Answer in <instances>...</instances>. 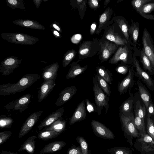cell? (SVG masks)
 Returning a JSON list of instances; mask_svg holds the SVG:
<instances>
[{
    "label": "cell",
    "mask_w": 154,
    "mask_h": 154,
    "mask_svg": "<svg viewBox=\"0 0 154 154\" xmlns=\"http://www.w3.org/2000/svg\"><path fill=\"white\" fill-rule=\"evenodd\" d=\"M40 78L37 73L27 74L14 83H8L0 85V95L7 96L24 91Z\"/></svg>",
    "instance_id": "obj_1"
},
{
    "label": "cell",
    "mask_w": 154,
    "mask_h": 154,
    "mask_svg": "<svg viewBox=\"0 0 154 154\" xmlns=\"http://www.w3.org/2000/svg\"><path fill=\"white\" fill-rule=\"evenodd\" d=\"M121 129L126 141L130 145L131 150L134 151L133 147V140L134 138L139 137V132L135 124L134 116L133 114L128 116H126L119 113Z\"/></svg>",
    "instance_id": "obj_2"
},
{
    "label": "cell",
    "mask_w": 154,
    "mask_h": 154,
    "mask_svg": "<svg viewBox=\"0 0 154 154\" xmlns=\"http://www.w3.org/2000/svg\"><path fill=\"white\" fill-rule=\"evenodd\" d=\"M94 91L95 101L96 105L97 112L98 115H100L103 108L105 109V113H107L109 108V98L100 88L95 77H93Z\"/></svg>",
    "instance_id": "obj_3"
},
{
    "label": "cell",
    "mask_w": 154,
    "mask_h": 154,
    "mask_svg": "<svg viewBox=\"0 0 154 154\" xmlns=\"http://www.w3.org/2000/svg\"><path fill=\"white\" fill-rule=\"evenodd\" d=\"M1 37L8 42L20 45H32L39 41L38 38L20 32L3 33Z\"/></svg>",
    "instance_id": "obj_4"
},
{
    "label": "cell",
    "mask_w": 154,
    "mask_h": 154,
    "mask_svg": "<svg viewBox=\"0 0 154 154\" xmlns=\"http://www.w3.org/2000/svg\"><path fill=\"white\" fill-rule=\"evenodd\" d=\"M133 146L141 154H146L154 150V141L146 133L143 136H140L137 137Z\"/></svg>",
    "instance_id": "obj_5"
},
{
    "label": "cell",
    "mask_w": 154,
    "mask_h": 154,
    "mask_svg": "<svg viewBox=\"0 0 154 154\" xmlns=\"http://www.w3.org/2000/svg\"><path fill=\"white\" fill-rule=\"evenodd\" d=\"M143 50L154 69V45L152 36L145 28L143 29L142 37Z\"/></svg>",
    "instance_id": "obj_6"
},
{
    "label": "cell",
    "mask_w": 154,
    "mask_h": 154,
    "mask_svg": "<svg viewBox=\"0 0 154 154\" xmlns=\"http://www.w3.org/2000/svg\"><path fill=\"white\" fill-rule=\"evenodd\" d=\"M22 60L14 56L9 57L4 59L0 64V72L2 75L7 76L12 73L14 70L19 67Z\"/></svg>",
    "instance_id": "obj_7"
},
{
    "label": "cell",
    "mask_w": 154,
    "mask_h": 154,
    "mask_svg": "<svg viewBox=\"0 0 154 154\" xmlns=\"http://www.w3.org/2000/svg\"><path fill=\"white\" fill-rule=\"evenodd\" d=\"M133 64L135 69L136 75L145 84L149 89L152 91H154V80L148 74L141 68L135 55H133Z\"/></svg>",
    "instance_id": "obj_8"
},
{
    "label": "cell",
    "mask_w": 154,
    "mask_h": 154,
    "mask_svg": "<svg viewBox=\"0 0 154 154\" xmlns=\"http://www.w3.org/2000/svg\"><path fill=\"white\" fill-rule=\"evenodd\" d=\"M31 98V95L30 94L24 95L17 100L8 103L4 108L8 111L18 110L22 112L28 108V106L30 102Z\"/></svg>",
    "instance_id": "obj_9"
},
{
    "label": "cell",
    "mask_w": 154,
    "mask_h": 154,
    "mask_svg": "<svg viewBox=\"0 0 154 154\" xmlns=\"http://www.w3.org/2000/svg\"><path fill=\"white\" fill-rule=\"evenodd\" d=\"M130 49L125 45L124 46L119 47L117 51L109 61V63L111 64H116L119 61H122L125 63H133L129 60L133 61V58H131L129 57H132Z\"/></svg>",
    "instance_id": "obj_10"
},
{
    "label": "cell",
    "mask_w": 154,
    "mask_h": 154,
    "mask_svg": "<svg viewBox=\"0 0 154 154\" xmlns=\"http://www.w3.org/2000/svg\"><path fill=\"white\" fill-rule=\"evenodd\" d=\"M91 124L94 134L98 137L105 140L115 138V135L112 132L102 123L93 119Z\"/></svg>",
    "instance_id": "obj_11"
},
{
    "label": "cell",
    "mask_w": 154,
    "mask_h": 154,
    "mask_svg": "<svg viewBox=\"0 0 154 154\" xmlns=\"http://www.w3.org/2000/svg\"><path fill=\"white\" fill-rule=\"evenodd\" d=\"M43 111H39L31 114L27 118L21 126L18 135V138H20L26 134L36 124Z\"/></svg>",
    "instance_id": "obj_12"
},
{
    "label": "cell",
    "mask_w": 154,
    "mask_h": 154,
    "mask_svg": "<svg viewBox=\"0 0 154 154\" xmlns=\"http://www.w3.org/2000/svg\"><path fill=\"white\" fill-rule=\"evenodd\" d=\"M77 91L76 87L71 86L66 88L59 94L55 103L56 106H61L71 99L76 94Z\"/></svg>",
    "instance_id": "obj_13"
},
{
    "label": "cell",
    "mask_w": 154,
    "mask_h": 154,
    "mask_svg": "<svg viewBox=\"0 0 154 154\" xmlns=\"http://www.w3.org/2000/svg\"><path fill=\"white\" fill-rule=\"evenodd\" d=\"M86 116L85 100H83L78 104L72 116L69 119V125H71L77 122L83 121Z\"/></svg>",
    "instance_id": "obj_14"
},
{
    "label": "cell",
    "mask_w": 154,
    "mask_h": 154,
    "mask_svg": "<svg viewBox=\"0 0 154 154\" xmlns=\"http://www.w3.org/2000/svg\"><path fill=\"white\" fill-rule=\"evenodd\" d=\"M64 112V108L62 107L52 112L41 122L38 126V130H41L44 127L49 126L56 121L61 118Z\"/></svg>",
    "instance_id": "obj_15"
},
{
    "label": "cell",
    "mask_w": 154,
    "mask_h": 154,
    "mask_svg": "<svg viewBox=\"0 0 154 154\" xmlns=\"http://www.w3.org/2000/svg\"><path fill=\"white\" fill-rule=\"evenodd\" d=\"M134 73L133 67L130 68L127 75L121 82H119L117 88L120 96L126 93L128 88L132 84Z\"/></svg>",
    "instance_id": "obj_16"
},
{
    "label": "cell",
    "mask_w": 154,
    "mask_h": 154,
    "mask_svg": "<svg viewBox=\"0 0 154 154\" xmlns=\"http://www.w3.org/2000/svg\"><path fill=\"white\" fill-rule=\"evenodd\" d=\"M55 81L50 80L44 81L38 90V101L40 102L43 101L50 93L56 85Z\"/></svg>",
    "instance_id": "obj_17"
},
{
    "label": "cell",
    "mask_w": 154,
    "mask_h": 154,
    "mask_svg": "<svg viewBox=\"0 0 154 154\" xmlns=\"http://www.w3.org/2000/svg\"><path fill=\"white\" fill-rule=\"evenodd\" d=\"M59 68L58 62H55L45 67L43 69L42 78L44 81L50 80L55 81Z\"/></svg>",
    "instance_id": "obj_18"
},
{
    "label": "cell",
    "mask_w": 154,
    "mask_h": 154,
    "mask_svg": "<svg viewBox=\"0 0 154 154\" xmlns=\"http://www.w3.org/2000/svg\"><path fill=\"white\" fill-rule=\"evenodd\" d=\"M139 31L140 25L139 23L134 21L132 19L131 25L128 30L130 36L129 42L134 48L136 47L138 44Z\"/></svg>",
    "instance_id": "obj_19"
},
{
    "label": "cell",
    "mask_w": 154,
    "mask_h": 154,
    "mask_svg": "<svg viewBox=\"0 0 154 154\" xmlns=\"http://www.w3.org/2000/svg\"><path fill=\"white\" fill-rule=\"evenodd\" d=\"M12 23L20 26L31 29L44 30L45 27L38 22L34 20L26 19H17Z\"/></svg>",
    "instance_id": "obj_20"
},
{
    "label": "cell",
    "mask_w": 154,
    "mask_h": 154,
    "mask_svg": "<svg viewBox=\"0 0 154 154\" xmlns=\"http://www.w3.org/2000/svg\"><path fill=\"white\" fill-rule=\"evenodd\" d=\"M66 144L65 142L61 140L51 142L46 145L40 151V154L53 153L61 150Z\"/></svg>",
    "instance_id": "obj_21"
},
{
    "label": "cell",
    "mask_w": 154,
    "mask_h": 154,
    "mask_svg": "<svg viewBox=\"0 0 154 154\" xmlns=\"http://www.w3.org/2000/svg\"><path fill=\"white\" fill-rule=\"evenodd\" d=\"M116 45L109 41L104 42L101 46V56L102 60L106 61L108 59L116 49Z\"/></svg>",
    "instance_id": "obj_22"
},
{
    "label": "cell",
    "mask_w": 154,
    "mask_h": 154,
    "mask_svg": "<svg viewBox=\"0 0 154 154\" xmlns=\"http://www.w3.org/2000/svg\"><path fill=\"white\" fill-rule=\"evenodd\" d=\"M88 66L86 65L82 67L77 63V62H73L72 63L68 72L66 75V79H69L74 78L79 75L84 73Z\"/></svg>",
    "instance_id": "obj_23"
},
{
    "label": "cell",
    "mask_w": 154,
    "mask_h": 154,
    "mask_svg": "<svg viewBox=\"0 0 154 154\" xmlns=\"http://www.w3.org/2000/svg\"><path fill=\"white\" fill-rule=\"evenodd\" d=\"M35 135L30 137L24 142L18 150V152L26 150L29 154H33L35 148L36 140L37 138Z\"/></svg>",
    "instance_id": "obj_24"
},
{
    "label": "cell",
    "mask_w": 154,
    "mask_h": 154,
    "mask_svg": "<svg viewBox=\"0 0 154 154\" xmlns=\"http://www.w3.org/2000/svg\"><path fill=\"white\" fill-rule=\"evenodd\" d=\"M133 98L131 96L121 104L119 107V113L126 116H130L133 114Z\"/></svg>",
    "instance_id": "obj_25"
},
{
    "label": "cell",
    "mask_w": 154,
    "mask_h": 154,
    "mask_svg": "<svg viewBox=\"0 0 154 154\" xmlns=\"http://www.w3.org/2000/svg\"><path fill=\"white\" fill-rule=\"evenodd\" d=\"M66 122L61 118L56 121L51 125L45 128L44 131H53L61 134L66 129Z\"/></svg>",
    "instance_id": "obj_26"
},
{
    "label": "cell",
    "mask_w": 154,
    "mask_h": 154,
    "mask_svg": "<svg viewBox=\"0 0 154 154\" xmlns=\"http://www.w3.org/2000/svg\"><path fill=\"white\" fill-rule=\"evenodd\" d=\"M137 84L140 96L147 109L149 104L152 100L150 94L147 90L141 83L137 82Z\"/></svg>",
    "instance_id": "obj_27"
},
{
    "label": "cell",
    "mask_w": 154,
    "mask_h": 154,
    "mask_svg": "<svg viewBox=\"0 0 154 154\" xmlns=\"http://www.w3.org/2000/svg\"><path fill=\"white\" fill-rule=\"evenodd\" d=\"M106 37L109 40L122 46L128 42L125 39L122 38L118 34L112 31H108L106 33Z\"/></svg>",
    "instance_id": "obj_28"
},
{
    "label": "cell",
    "mask_w": 154,
    "mask_h": 154,
    "mask_svg": "<svg viewBox=\"0 0 154 154\" xmlns=\"http://www.w3.org/2000/svg\"><path fill=\"white\" fill-rule=\"evenodd\" d=\"M97 73L108 84H112V74L108 69H106L103 66H97L96 68Z\"/></svg>",
    "instance_id": "obj_29"
},
{
    "label": "cell",
    "mask_w": 154,
    "mask_h": 154,
    "mask_svg": "<svg viewBox=\"0 0 154 154\" xmlns=\"http://www.w3.org/2000/svg\"><path fill=\"white\" fill-rule=\"evenodd\" d=\"M140 59L144 69L147 71L150 75H153L154 74V69L152 66L149 59L146 55L143 49L141 51Z\"/></svg>",
    "instance_id": "obj_30"
},
{
    "label": "cell",
    "mask_w": 154,
    "mask_h": 154,
    "mask_svg": "<svg viewBox=\"0 0 154 154\" xmlns=\"http://www.w3.org/2000/svg\"><path fill=\"white\" fill-rule=\"evenodd\" d=\"M111 10L109 8L107 9L101 15L99 21V25L96 33L98 34L101 32L105 24L109 19L111 14Z\"/></svg>",
    "instance_id": "obj_31"
},
{
    "label": "cell",
    "mask_w": 154,
    "mask_h": 154,
    "mask_svg": "<svg viewBox=\"0 0 154 154\" xmlns=\"http://www.w3.org/2000/svg\"><path fill=\"white\" fill-rule=\"evenodd\" d=\"M95 77L99 86L104 92L109 97L111 93V88L108 83L97 73L95 75Z\"/></svg>",
    "instance_id": "obj_32"
},
{
    "label": "cell",
    "mask_w": 154,
    "mask_h": 154,
    "mask_svg": "<svg viewBox=\"0 0 154 154\" xmlns=\"http://www.w3.org/2000/svg\"><path fill=\"white\" fill-rule=\"evenodd\" d=\"M116 21L125 39L129 42L130 36L128 30L130 26L124 19L119 18L117 19Z\"/></svg>",
    "instance_id": "obj_33"
},
{
    "label": "cell",
    "mask_w": 154,
    "mask_h": 154,
    "mask_svg": "<svg viewBox=\"0 0 154 154\" xmlns=\"http://www.w3.org/2000/svg\"><path fill=\"white\" fill-rule=\"evenodd\" d=\"M60 134L54 131H46L39 133L38 137L40 140H47L56 137Z\"/></svg>",
    "instance_id": "obj_34"
},
{
    "label": "cell",
    "mask_w": 154,
    "mask_h": 154,
    "mask_svg": "<svg viewBox=\"0 0 154 154\" xmlns=\"http://www.w3.org/2000/svg\"><path fill=\"white\" fill-rule=\"evenodd\" d=\"M135 113V124L138 130L140 136H143L146 133L145 126V123L143 122L141 119L137 114Z\"/></svg>",
    "instance_id": "obj_35"
},
{
    "label": "cell",
    "mask_w": 154,
    "mask_h": 154,
    "mask_svg": "<svg viewBox=\"0 0 154 154\" xmlns=\"http://www.w3.org/2000/svg\"><path fill=\"white\" fill-rule=\"evenodd\" d=\"M111 154H133V151L126 147H114L107 149Z\"/></svg>",
    "instance_id": "obj_36"
},
{
    "label": "cell",
    "mask_w": 154,
    "mask_h": 154,
    "mask_svg": "<svg viewBox=\"0 0 154 154\" xmlns=\"http://www.w3.org/2000/svg\"><path fill=\"white\" fill-rule=\"evenodd\" d=\"M5 3L9 8L13 9L18 8L25 11V4L23 0H6Z\"/></svg>",
    "instance_id": "obj_37"
},
{
    "label": "cell",
    "mask_w": 154,
    "mask_h": 154,
    "mask_svg": "<svg viewBox=\"0 0 154 154\" xmlns=\"http://www.w3.org/2000/svg\"><path fill=\"white\" fill-rule=\"evenodd\" d=\"M76 52L74 50H69L64 54L62 61V65L66 67L75 57Z\"/></svg>",
    "instance_id": "obj_38"
},
{
    "label": "cell",
    "mask_w": 154,
    "mask_h": 154,
    "mask_svg": "<svg viewBox=\"0 0 154 154\" xmlns=\"http://www.w3.org/2000/svg\"><path fill=\"white\" fill-rule=\"evenodd\" d=\"M0 127L1 128H10L14 121L10 116L4 115L0 116Z\"/></svg>",
    "instance_id": "obj_39"
},
{
    "label": "cell",
    "mask_w": 154,
    "mask_h": 154,
    "mask_svg": "<svg viewBox=\"0 0 154 154\" xmlns=\"http://www.w3.org/2000/svg\"><path fill=\"white\" fill-rule=\"evenodd\" d=\"M76 140L80 145L82 154H91V151L88 149V144L83 137L78 136Z\"/></svg>",
    "instance_id": "obj_40"
},
{
    "label": "cell",
    "mask_w": 154,
    "mask_h": 154,
    "mask_svg": "<svg viewBox=\"0 0 154 154\" xmlns=\"http://www.w3.org/2000/svg\"><path fill=\"white\" fill-rule=\"evenodd\" d=\"M146 108L144 104L143 105V106H142L139 100L136 101L134 112L137 114L144 123H145L144 120L146 115Z\"/></svg>",
    "instance_id": "obj_41"
},
{
    "label": "cell",
    "mask_w": 154,
    "mask_h": 154,
    "mask_svg": "<svg viewBox=\"0 0 154 154\" xmlns=\"http://www.w3.org/2000/svg\"><path fill=\"white\" fill-rule=\"evenodd\" d=\"M151 116L147 115L146 129L147 133L154 141V125Z\"/></svg>",
    "instance_id": "obj_42"
},
{
    "label": "cell",
    "mask_w": 154,
    "mask_h": 154,
    "mask_svg": "<svg viewBox=\"0 0 154 154\" xmlns=\"http://www.w3.org/2000/svg\"><path fill=\"white\" fill-rule=\"evenodd\" d=\"M91 45V42L89 41L83 43L79 49V54L82 55H88L90 51Z\"/></svg>",
    "instance_id": "obj_43"
},
{
    "label": "cell",
    "mask_w": 154,
    "mask_h": 154,
    "mask_svg": "<svg viewBox=\"0 0 154 154\" xmlns=\"http://www.w3.org/2000/svg\"><path fill=\"white\" fill-rule=\"evenodd\" d=\"M154 10V0L144 5L140 10L139 14H147Z\"/></svg>",
    "instance_id": "obj_44"
},
{
    "label": "cell",
    "mask_w": 154,
    "mask_h": 154,
    "mask_svg": "<svg viewBox=\"0 0 154 154\" xmlns=\"http://www.w3.org/2000/svg\"><path fill=\"white\" fill-rule=\"evenodd\" d=\"M152 0H133L131 1L133 8L138 13L142 7L145 4L152 1Z\"/></svg>",
    "instance_id": "obj_45"
},
{
    "label": "cell",
    "mask_w": 154,
    "mask_h": 154,
    "mask_svg": "<svg viewBox=\"0 0 154 154\" xmlns=\"http://www.w3.org/2000/svg\"><path fill=\"white\" fill-rule=\"evenodd\" d=\"M12 132L9 131L0 132V144L5 142L11 136Z\"/></svg>",
    "instance_id": "obj_46"
},
{
    "label": "cell",
    "mask_w": 154,
    "mask_h": 154,
    "mask_svg": "<svg viewBox=\"0 0 154 154\" xmlns=\"http://www.w3.org/2000/svg\"><path fill=\"white\" fill-rule=\"evenodd\" d=\"M67 154H82V153L80 146L72 145L71 147L68 149Z\"/></svg>",
    "instance_id": "obj_47"
},
{
    "label": "cell",
    "mask_w": 154,
    "mask_h": 154,
    "mask_svg": "<svg viewBox=\"0 0 154 154\" xmlns=\"http://www.w3.org/2000/svg\"><path fill=\"white\" fill-rule=\"evenodd\" d=\"M129 68L127 66L121 65L117 67L116 69V70L119 73L125 75L129 71Z\"/></svg>",
    "instance_id": "obj_48"
},
{
    "label": "cell",
    "mask_w": 154,
    "mask_h": 154,
    "mask_svg": "<svg viewBox=\"0 0 154 154\" xmlns=\"http://www.w3.org/2000/svg\"><path fill=\"white\" fill-rule=\"evenodd\" d=\"M82 35L79 34H75L71 38V42L74 44H78L81 40Z\"/></svg>",
    "instance_id": "obj_49"
},
{
    "label": "cell",
    "mask_w": 154,
    "mask_h": 154,
    "mask_svg": "<svg viewBox=\"0 0 154 154\" xmlns=\"http://www.w3.org/2000/svg\"><path fill=\"white\" fill-rule=\"evenodd\" d=\"M50 27L52 29L56 30L60 33H62V30L60 26L59 23L56 21L52 23L50 25Z\"/></svg>",
    "instance_id": "obj_50"
},
{
    "label": "cell",
    "mask_w": 154,
    "mask_h": 154,
    "mask_svg": "<svg viewBox=\"0 0 154 154\" xmlns=\"http://www.w3.org/2000/svg\"><path fill=\"white\" fill-rule=\"evenodd\" d=\"M147 110L148 115L151 116L152 115H154V104L153 103L152 100L150 102Z\"/></svg>",
    "instance_id": "obj_51"
},
{
    "label": "cell",
    "mask_w": 154,
    "mask_h": 154,
    "mask_svg": "<svg viewBox=\"0 0 154 154\" xmlns=\"http://www.w3.org/2000/svg\"><path fill=\"white\" fill-rule=\"evenodd\" d=\"M88 4L89 7L92 8H97L99 5L98 1L97 0H90L88 1Z\"/></svg>",
    "instance_id": "obj_52"
},
{
    "label": "cell",
    "mask_w": 154,
    "mask_h": 154,
    "mask_svg": "<svg viewBox=\"0 0 154 154\" xmlns=\"http://www.w3.org/2000/svg\"><path fill=\"white\" fill-rule=\"evenodd\" d=\"M86 1L82 0H76L77 4L79 5L81 9H83L86 7Z\"/></svg>",
    "instance_id": "obj_53"
},
{
    "label": "cell",
    "mask_w": 154,
    "mask_h": 154,
    "mask_svg": "<svg viewBox=\"0 0 154 154\" xmlns=\"http://www.w3.org/2000/svg\"><path fill=\"white\" fill-rule=\"evenodd\" d=\"M51 31L52 32L53 35L56 38H60L62 37V36L60 33L54 29H51Z\"/></svg>",
    "instance_id": "obj_54"
},
{
    "label": "cell",
    "mask_w": 154,
    "mask_h": 154,
    "mask_svg": "<svg viewBox=\"0 0 154 154\" xmlns=\"http://www.w3.org/2000/svg\"><path fill=\"white\" fill-rule=\"evenodd\" d=\"M140 15L145 19L154 20V15L142 14H140Z\"/></svg>",
    "instance_id": "obj_55"
},
{
    "label": "cell",
    "mask_w": 154,
    "mask_h": 154,
    "mask_svg": "<svg viewBox=\"0 0 154 154\" xmlns=\"http://www.w3.org/2000/svg\"><path fill=\"white\" fill-rule=\"evenodd\" d=\"M96 27V24L95 23H93L91 26L90 28V34H93L95 31Z\"/></svg>",
    "instance_id": "obj_56"
},
{
    "label": "cell",
    "mask_w": 154,
    "mask_h": 154,
    "mask_svg": "<svg viewBox=\"0 0 154 154\" xmlns=\"http://www.w3.org/2000/svg\"><path fill=\"white\" fill-rule=\"evenodd\" d=\"M43 0H33L34 3L37 8H38Z\"/></svg>",
    "instance_id": "obj_57"
},
{
    "label": "cell",
    "mask_w": 154,
    "mask_h": 154,
    "mask_svg": "<svg viewBox=\"0 0 154 154\" xmlns=\"http://www.w3.org/2000/svg\"><path fill=\"white\" fill-rule=\"evenodd\" d=\"M1 154H19L17 152H13L9 151L2 150Z\"/></svg>",
    "instance_id": "obj_58"
},
{
    "label": "cell",
    "mask_w": 154,
    "mask_h": 154,
    "mask_svg": "<svg viewBox=\"0 0 154 154\" xmlns=\"http://www.w3.org/2000/svg\"><path fill=\"white\" fill-rule=\"evenodd\" d=\"M110 0H106L105 1V5H106L109 2Z\"/></svg>",
    "instance_id": "obj_59"
},
{
    "label": "cell",
    "mask_w": 154,
    "mask_h": 154,
    "mask_svg": "<svg viewBox=\"0 0 154 154\" xmlns=\"http://www.w3.org/2000/svg\"><path fill=\"white\" fill-rule=\"evenodd\" d=\"M146 154H154V150L149 152Z\"/></svg>",
    "instance_id": "obj_60"
},
{
    "label": "cell",
    "mask_w": 154,
    "mask_h": 154,
    "mask_svg": "<svg viewBox=\"0 0 154 154\" xmlns=\"http://www.w3.org/2000/svg\"><path fill=\"white\" fill-rule=\"evenodd\" d=\"M153 124H154V120L153 121Z\"/></svg>",
    "instance_id": "obj_61"
},
{
    "label": "cell",
    "mask_w": 154,
    "mask_h": 154,
    "mask_svg": "<svg viewBox=\"0 0 154 154\" xmlns=\"http://www.w3.org/2000/svg\"></svg>",
    "instance_id": "obj_62"
}]
</instances>
